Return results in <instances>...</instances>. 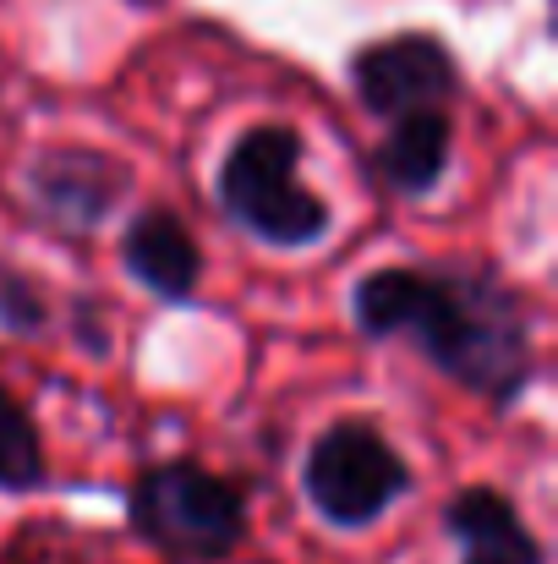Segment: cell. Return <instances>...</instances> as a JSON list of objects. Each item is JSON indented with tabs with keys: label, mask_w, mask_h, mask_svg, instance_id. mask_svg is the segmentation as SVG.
<instances>
[{
	"label": "cell",
	"mask_w": 558,
	"mask_h": 564,
	"mask_svg": "<svg viewBox=\"0 0 558 564\" xmlns=\"http://www.w3.org/2000/svg\"><path fill=\"white\" fill-rule=\"evenodd\" d=\"M127 521L165 564H225L247 543V494L225 471L171 455L132 477Z\"/></svg>",
	"instance_id": "3957f363"
},
{
	"label": "cell",
	"mask_w": 558,
	"mask_h": 564,
	"mask_svg": "<svg viewBox=\"0 0 558 564\" xmlns=\"http://www.w3.org/2000/svg\"><path fill=\"white\" fill-rule=\"evenodd\" d=\"M302 160H307V138L296 127H285V121L247 127L214 171L219 214L241 236H252L258 247H274V252H307V247L329 241L335 208L324 192L302 182Z\"/></svg>",
	"instance_id": "7a4b0ae2"
},
{
	"label": "cell",
	"mask_w": 558,
	"mask_h": 564,
	"mask_svg": "<svg viewBox=\"0 0 558 564\" xmlns=\"http://www.w3.org/2000/svg\"><path fill=\"white\" fill-rule=\"evenodd\" d=\"M50 460H44V433L33 411L0 383V494H33L44 488Z\"/></svg>",
	"instance_id": "30bf717a"
},
{
	"label": "cell",
	"mask_w": 558,
	"mask_h": 564,
	"mask_svg": "<svg viewBox=\"0 0 558 564\" xmlns=\"http://www.w3.org/2000/svg\"><path fill=\"white\" fill-rule=\"evenodd\" d=\"M455 160V116L449 110H411L394 116L372 149V176L394 197H427L444 187Z\"/></svg>",
	"instance_id": "9c48e42d"
},
{
	"label": "cell",
	"mask_w": 558,
	"mask_h": 564,
	"mask_svg": "<svg viewBox=\"0 0 558 564\" xmlns=\"http://www.w3.org/2000/svg\"><path fill=\"white\" fill-rule=\"evenodd\" d=\"M346 83L368 116L394 121L411 110H449L466 72H460V55L449 50L444 33L400 28V33H383V39H368L351 50Z\"/></svg>",
	"instance_id": "5b68a950"
},
{
	"label": "cell",
	"mask_w": 558,
	"mask_h": 564,
	"mask_svg": "<svg viewBox=\"0 0 558 564\" xmlns=\"http://www.w3.org/2000/svg\"><path fill=\"white\" fill-rule=\"evenodd\" d=\"M116 258H121L127 280L143 285L165 307H186L203 285V247H197L192 225L165 203H149L121 225Z\"/></svg>",
	"instance_id": "52a82bcc"
},
{
	"label": "cell",
	"mask_w": 558,
	"mask_h": 564,
	"mask_svg": "<svg viewBox=\"0 0 558 564\" xmlns=\"http://www.w3.org/2000/svg\"><path fill=\"white\" fill-rule=\"evenodd\" d=\"M0 329L17 340H33L50 329V291L6 258H0Z\"/></svg>",
	"instance_id": "8fae6325"
},
{
	"label": "cell",
	"mask_w": 558,
	"mask_h": 564,
	"mask_svg": "<svg viewBox=\"0 0 558 564\" xmlns=\"http://www.w3.org/2000/svg\"><path fill=\"white\" fill-rule=\"evenodd\" d=\"M444 532L455 538L460 564H548L543 538L526 527L521 505L493 482H471L444 505Z\"/></svg>",
	"instance_id": "ba28073f"
},
{
	"label": "cell",
	"mask_w": 558,
	"mask_h": 564,
	"mask_svg": "<svg viewBox=\"0 0 558 564\" xmlns=\"http://www.w3.org/2000/svg\"><path fill=\"white\" fill-rule=\"evenodd\" d=\"M351 318L368 340H405L427 368L482 394L493 411H515L537 378L532 307L488 263L422 269L383 263L351 285Z\"/></svg>",
	"instance_id": "6da1fadb"
},
{
	"label": "cell",
	"mask_w": 558,
	"mask_h": 564,
	"mask_svg": "<svg viewBox=\"0 0 558 564\" xmlns=\"http://www.w3.org/2000/svg\"><path fill=\"white\" fill-rule=\"evenodd\" d=\"M132 192V165L88 149V143H50L28 160L22 197L39 214V225L61 236H94L121 214V197Z\"/></svg>",
	"instance_id": "8992f818"
},
{
	"label": "cell",
	"mask_w": 558,
	"mask_h": 564,
	"mask_svg": "<svg viewBox=\"0 0 558 564\" xmlns=\"http://www.w3.org/2000/svg\"><path fill=\"white\" fill-rule=\"evenodd\" d=\"M302 494L335 532H368L411 494V460L368 416H335L302 455Z\"/></svg>",
	"instance_id": "277c9868"
}]
</instances>
